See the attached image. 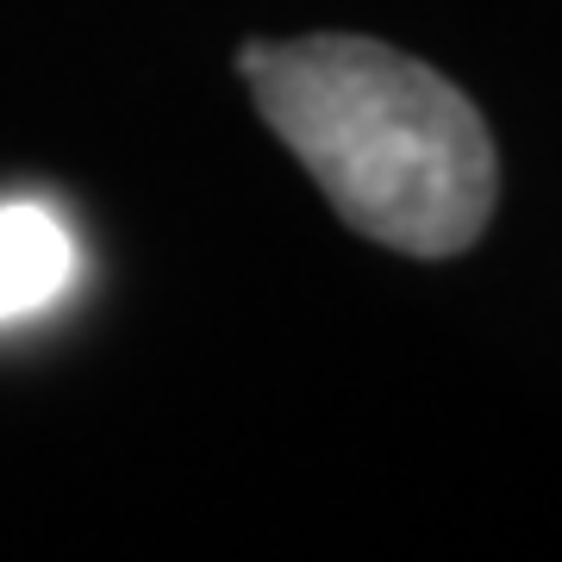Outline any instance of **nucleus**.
<instances>
[{"instance_id":"nucleus-1","label":"nucleus","mask_w":562,"mask_h":562,"mask_svg":"<svg viewBox=\"0 0 562 562\" xmlns=\"http://www.w3.org/2000/svg\"><path fill=\"white\" fill-rule=\"evenodd\" d=\"M262 120L313 169L362 238L406 257H457L494 213V138L462 88L375 38L319 32L244 44Z\"/></svg>"},{"instance_id":"nucleus-2","label":"nucleus","mask_w":562,"mask_h":562,"mask_svg":"<svg viewBox=\"0 0 562 562\" xmlns=\"http://www.w3.org/2000/svg\"><path fill=\"white\" fill-rule=\"evenodd\" d=\"M76 281V238L44 201L0 206V325L57 306Z\"/></svg>"}]
</instances>
